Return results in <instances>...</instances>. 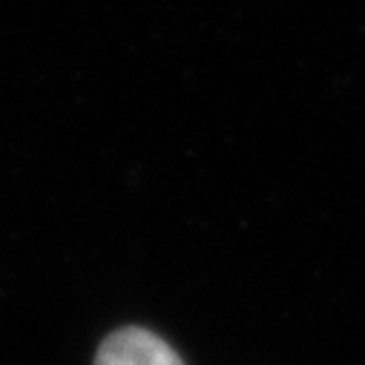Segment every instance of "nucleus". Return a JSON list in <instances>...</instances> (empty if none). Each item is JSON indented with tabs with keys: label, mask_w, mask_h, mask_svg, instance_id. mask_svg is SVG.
<instances>
[{
	"label": "nucleus",
	"mask_w": 365,
	"mask_h": 365,
	"mask_svg": "<svg viewBox=\"0 0 365 365\" xmlns=\"http://www.w3.org/2000/svg\"><path fill=\"white\" fill-rule=\"evenodd\" d=\"M96 365H185V362L153 331L121 328L104 339Z\"/></svg>",
	"instance_id": "f257e3e1"
}]
</instances>
